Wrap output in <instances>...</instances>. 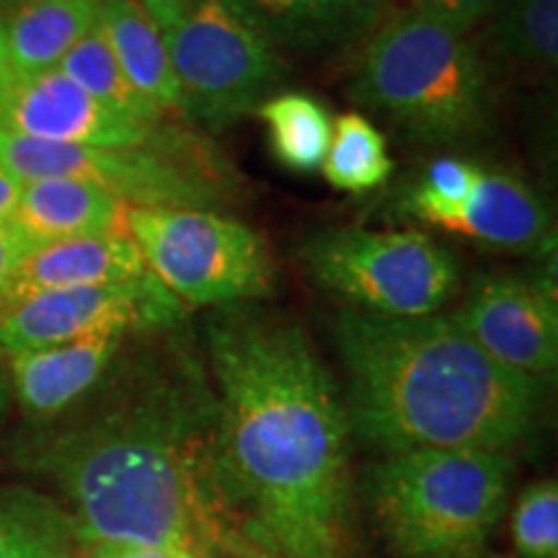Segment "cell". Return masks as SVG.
I'll list each match as a JSON object with an SVG mask.
<instances>
[{"instance_id": "cell-1", "label": "cell", "mask_w": 558, "mask_h": 558, "mask_svg": "<svg viewBox=\"0 0 558 558\" xmlns=\"http://www.w3.org/2000/svg\"><path fill=\"white\" fill-rule=\"evenodd\" d=\"M135 354L16 460L60 494L81 541H130L209 556H262L230 518L220 476L218 401L205 357L177 329Z\"/></svg>"}, {"instance_id": "cell-2", "label": "cell", "mask_w": 558, "mask_h": 558, "mask_svg": "<svg viewBox=\"0 0 558 558\" xmlns=\"http://www.w3.org/2000/svg\"><path fill=\"white\" fill-rule=\"evenodd\" d=\"M202 357L241 538L267 558H347L354 437L337 378L303 326L228 305L205 324Z\"/></svg>"}, {"instance_id": "cell-3", "label": "cell", "mask_w": 558, "mask_h": 558, "mask_svg": "<svg viewBox=\"0 0 558 558\" xmlns=\"http://www.w3.org/2000/svg\"><path fill=\"white\" fill-rule=\"evenodd\" d=\"M333 344L352 437L396 456L429 448L509 452L538 422L546 380L492 360L452 318L341 308Z\"/></svg>"}, {"instance_id": "cell-4", "label": "cell", "mask_w": 558, "mask_h": 558, "mask_svg": "<svg viewBox=\"0 0 558 558\" xmlns=\"http://www.w3.org/2000/svg\"><path fill=\"white\" fill-rule=\"evenodd\" d=\"M509 452L429 448L373 465L367 499L396 558H481L505 518Z\"/></svg>"}, {"instance_id": "cell-5", "label": "cell", "mask_w": 558, "mask_h": 558, "mask_svg": "<svg viewBox=\"0 0 558 558\" xmlns=\"http://www.w3.org/2000/svg\"><path fill=\"white\" fill-rule=\"evenodd\" d=\"M354 99L422 143H458L486 124L488 70L469 34L403 9L369 32Z\"/></svg>"}, {"instance_id": "cell-6", "label": "cell", "mask_w": 558, "mask_h": 558, "mask_svg": "<svg viewBox=\"0 0 558 558\" xmlns=\"http://www.w3.org/2000/svg\"><path fill=\"white\" fill-rule=\"evenodd\" d=\"M124 233L184 308H228L275 288V264L262 235L215 209L128 207Z\"/></svg>"}, {"instance_id": "cell-7", "label": "cell", "mask_w": 558, "mask_h": 558, "mask_svg": "<svg viewBox=\"0 0 558 558\" xmlns=\"http://www.w3.org/2000/svg\"><path fill=\"white\" fill-rule=\"evenodd\" d=\"M0 169L19 181L75 179L101 186L128 207L215 209L235 177L205 143L192 148H90L0 130Z\"/></svg>"}, {"instance_id": "cell-8", "label": "cell", "mask_w": 558, "mask_h": 558, "mask_svg": "<svg viewBox=\"0 0 558 558\" xmlns=\"http://www.w3.org/2000/svg\"><path fill=\"white\" fill-rule=\"evenodd\" d=\"M303 262L320 288L378 316H435L458 290L452 254L418 230H326Z\"/></svg>"}, {"instance_id": "cell-9", "label": "cell", "mask_w": 558, "mask_h": 558, "mask_svg": "<svg viewBox=\"0 0 558 558\" xmlns=\"http://www.w3.org/2000/svg\"><path fill=\"white\" fill-rule=\"evenodd\" d=\"M163 37L179 86V114L209 132L259 109L284 78L277 50L220 0H197Z\"/></svg>"}, {"instance_id": "cell-10", "label": "cell", "mask_w": 558, "mask_h": 558, "mask_svg": "<svg viewBox=\"0 0 558 558\" xmlns=\"http://www.w3.org/2000/svg\"><path fill=\"white\" fill-rule=\"evenodd\" d=\"M184 305L156 277L94 288L39 290L16 298L0 311V352L68 344L101 331L179 329Z\"/></svg>"}, {"instance_id": "cell-11", "label": "cell", "mask_w": 558, "mask_h": 558, "mask_svg": "<svg viewBox=\"0 0 558 558\" xmlns=\"http://www.w3.org/2000/svg\"><path fill=\"white\" fill-rule=\"evenodd\" d=\"M0 130L90 148L179 150L202 143L190 130L169 124V120L143 122L117 114L90 99L60 70L29 78L0 73Z\"/></svg>"}, {"instance_id": "cell-12", "label": "cell", "mask_w": 558, "mask_h": 558, "mask_svg": "<svg viewBox=\"0 0 558 558\" xmlns=\"http://www.w3.org/2000/svg\"><path fill=\"white\" fill-rule=\"evenodd\" d=\"M450 318L488 357L514 373L546 380V375L556 369V298L535 282L514 277L484 279Z\"/></svg>"}, {"instance_id": "cell-13", "label": "cell", "mask_w": 558, "mask_h": 558, "mask_svg": "<svg viewBox=\"0 0 558 558\" xmlns=\"http://www.w3.org/2000/svg\"><path fill=\"white\" fill-rule=\"evenodd\" d=\"M132 331H101L68 344L9 354L11 396L34 422H50L86 399L122 354Z\"/></svg>"}, {"instance_id": "cell-14", "label": "cell", "mask_w": 558, "mask_h": 558, "mask_svg": "<svg viewBox=\"0 0 558 558\" xmlns=\"http://www.w3.org/2000/svg\"><path fill=\"white\" fill-rule=\"evenodd\" d=\"M271 50L316 52L369 34L383 19V0H220Z\"/></svg>"}, {"instance_id": "cell-15", "label": "cell", "mask_w": 558, "mask_h": 558, "mask_svg": "<svg viewBox=\"0 0 558 558\" xmlns=\"http://www.w3.org/2000/svg\"><path fill=\"white\" fill-rule=\"evenodd\" d=\"M424 222L505 251L538 248L550 228L546 205L525 181L488 169L478 171L476 184L456 207L432 213Z\"/></svg>"}, {"instance_id": "cell-16", "label": "cell", "mask_w": 558, "mask_h": 558, "mask_svg": "<svg viewBox=\"0 0 558 558\" xmlns=\"http://www.w3.org/2000/svg\"><path fill=\"white\" fill-rule=\"evenodd\" d=\"M150 271L128 233L78 235L34 246L13 279L9 303L39 290L140 282Z\"/></svg>"}, {"instance_id": "cell-17", "label": "cell", "mask_w": 558, "mask_h": 558, "mask_svg": "<svg viewBox=\"0 0 558 558\" xmlns=\"http://www.w3.org/2000/svg\"><path fill=\"white\" fill-rule=\"evenodd\" d=\"M128 205L101 186L75 179L26 181L13 228L32 246L78 239V235L124 233Z\"/></svg>"}, {"instance_id": "cell-18", "label": "cell", "mask_w": 558, "mask_h": 558, "mask_svg": "<svg viewBox=\"0 0 558 558\" xmlns=\"http://www.w3.org/2000/svg\"><path fill=\"white\" fill-rule=\"evenodd\" d=\"M5 73L29 75L58 70L62 58L99 24L101 0H3Z\"/></svg>"}, {"instance_id": "cell-19", "label": "cell", "mask_w": 558, "mask_h": 558, "mask_svg": "<svg viewBox=\"0 0 558 558\" xmlns=\"http://www.w3.org/2000/svg\"><path fill=\"white\" fill-rule=\"evenodd\" d=\"M101 29L137 94L163 114L181 111L177 75L156 21L135 0H101Z\"/></svg>"}, {"instance_id": "cell-20", "label": "cell", "mask_w": 558, "mask_h": 558, "mask_svg": "<svg viewBox=\"0 0 558 558\" xmlns=\"http://www.w3.org/2000/svg\"><path fill=\"white\" fill-rule=\"evenodd\" d=\"M78 530L58 497L26 484L0 486V558H75Z\"/></svg>"}, {"instance_id": "cell-21", "label": "cell", "mask_w": 558, "mask_h": 558, "mask_svg": "<svg viewBox=\"0 0 558 558\" xmlns=\"http://www.w3.org/2000/svg\"><path fill=\"white\" fill-rule=\"evenodd\" d=\"M256 111L269 130L271 153L284 169L313 173L324 166L331 143V120L324 104L308 94H275Z\"/></svg>"}, {"instance_id": "cell-22", "label": "cell", "mask_w": 558, "mask_h": 558, "mask_svg": "<svg viewBox=\"0 0 558 558\" xmlns=\"http://www.w3.org/2000/svg\"><path fill=\"white\" fill-rule=\"evenodd\" d=\"M58 70L65 78H70L75 86L86 90L90 99H96L104 107L117 111V114L130 117V120L143 122H166L163 111L153 107L137 94L135 86L128 81L120 62H117L114 52H111L107 34L99 24L83 37L78 45L70 50Z\"/></svg>"}, {"instance_id": "cell-23", "label": "cell", "mask_w": 558, "mask_h": 558, "mask_svg": "<svg viewBox=\"0 0 558 558\" xmlns=\"http://www.w3.org/2000/svg\"><path fill=\"white\" fill-rule=\"evenodd\" d=\"M320 171L333 190L362 194L386 184L393 160L383 132L367 117L347 111L331 122V143Z\"/></svg>"}, {"instance_id": "cell-24", "label": "cell", "mask_w": 558, "mask_h": 558, "mask_svg": "<svg viewBox=\"0 0 558 558\" xmlns=\"http://www.w3.org/2000/svg\"><path fill=\"white\" fill-rule=\"evenodd\" d=\"M488 41L522 68L554 70L558 62V0H497Z\"/></svg>"}, {"instance_id": "cell-25", "label": "cell", "mask_w": 558, "mask_h": 558, "mask_svg": "<svg viewBox=\"0 0 558 558\" xmlns=\"http://www.w3.org/2000/svg\"><path fill=\"white\" fill-rule=\"evenodd\" d=\"M512 541L520 558H558L556 478L530 484L512 512Z\"/></svg>"}, {"instance_id": "cell-26", "label": "cell", "mask_w": 558, "mask_h": 558, "mask_svg": "<svg viewBox=\"0 0 558 558\" xmlns=\"http://www.w3.org/2000/svg\"><path fill=\"white\" fill-rule=\"evenodd\" d=\"M478 171L481 166L469 163V160L439 158L424 171L422 181L407 194L401 207L416 220H424L427 215L439 213V209L456 207L476 184Z\"/></svg>"}, {"instance_id": "cell-27", "label": "cell", "mask_w": 558, "mask_h": 558, "mask_svg": "<svg viewBox=\"0 0 558 558\" xmlns=\"http://www.w3.org/2000/svg\"><path fill=\"white\" fill-rule=\"evenodd\" d=\"M403 3L409 11L424 13V16L469 34L478 21H484L492 13L497 0H403Z\"/></svg>"}, {"instance_id": "cell-28", "label": "cell", "mask_w": 558, "mask_h": 558, "mask_svg": "<svg viewBox=\"0 0 558 558\" xmlns=\"http://www.w3.org/2000/svg\"><path fill=\"white\" fill-rule=\"evenodd\" d=\"M32 248V243L13 228V222L0 226V311L9 303L13 279H16L21 262H24V256L29 254Z\"/></svg>"}, {"instance_id": "cell-29", "label": "cell", "mask_w": 558, "mask_h": 558, "mask_svg": "<svg viewBox=\"0 0 558 558\" xmlns=\"http://www.w3.org/2000/svg\"><path fill=\"white\" fill-rule=\"evenodd\" d=\"M75 558H181V550L130 541H81Z\"/></svg>"}, {"instance_id": "cell-30", "label": "cell", "mask_w": 558, "mask_h": 558, "mask_svg": "<svg viewBox=\"0 0 558 558\" xmlns=\"http://www.w3.org/2000/svg\"><path fill=\"white\" fill-rule=\"evenodd\" d=\"M135 3L156 21L160 32H169L171 26H177L190 13L197 0H135Z\"/></svg>"}, {"instance_id": "cell-31", "label": "cell", "mask_w": 558, "mask_h": 558, "mask_svg": "<svg viewBox=\"0 0 558 558\" xmlns=\"http://www.w3.org/2000/svg\"><path fill=\"white\" fill-rule=\"evenodd\" d=\"M21 190H24V181H19L13 173L0 169V226L11 222L13 215H16Z\"/></svg>"}, {"instance_id": "cell-32", "label": "cell", "mask_w": 558, "mask_h": 558, "mask_svg": "<svg viewBox=\"0 0 558 558\" xmlns=\"http://www.w3.org/2000/svg\"><path fill=\"white\" fill-rule=\"evenodd\" d=\"M11 378H9V362H5V354L0 352V439H3L5 422H9L11 411Z\"/></svg>"}, {"instance_id": "cell-33", "label": "cell", "mask_w": 558, "mask_h": 558, "mask_svg": "<svg viewBox=\"0 0 558 558\" xmlns=\"http://www.w3.org/2000/svg\"><path fill=\"white\" fill-rule=\"evenodd\" d=\"M9 68V54H5V13H3V0H0V73H5Z\"/></svg>"}, {"instance_id": "cell-34", "label": "cell", "mask_w": 558, "mask_h": 558, "mask_svg": "<svg viewBox=\"0 0 558 558\" xmlns=\"http://www.w3.org/2000/svg\"><path fill=\"white\" fill-rule=\"evenodd\" d=\"M181 558H267V556H209V554H181Z\"/></svg>"}, {"instance_id": "cell-35", "label": "cell", "mask_w": 558, "mask_h": 558, "mask_svg": "<svg viewBox=\"0 0 558 558\" xmlns=\"http://www.w3.org/2000/svg\"><path fill=\"white\" fill-rule=\"evenodd\" d=\"M481 558H507V556H481Z\"/></svg>"}]
</instances>
